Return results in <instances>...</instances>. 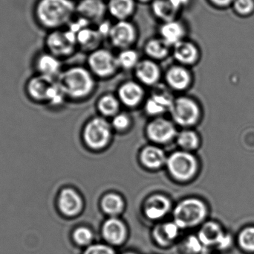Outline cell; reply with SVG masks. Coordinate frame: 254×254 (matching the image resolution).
Listing matches in <instances>:
<instances>
[{
	"label": "cell",
	"instance_id": "1",
	"mask_svg": "<svg viewBox=\"0 0 254 254\" xmlns=\"http://www.w3.org/2000/svg\"><path fill=\"white\" fill-rule=\"evenodd\" d=\"M75 11L72 0H36L33 7L36 23L48 31L68 25Z\"/></svg>",
	"mask_w": 254,
	"mask_h": 254
},
{
	"label": "cell",
	"instance_id": "2",
	"mask_svg": "<svg viewBox=\"0 0 254 254\" xmlns=\"http://www.w3.org/2000/svg\"><path fill=\"white\" fill-rule=\"evenodd\" d=\"M25 94L36 104L58 106L64 102L65 95L56 79L34 74L25 85Z\"/></svg>",
	"mask_w": 254,
	"mask_h": 254
},
{
	"label": "cell",
	"instance_id": "3",
	"mask_svg": "<svg viewBox=\"0 0 254 254\" xmlns=\"http://www.w3.org/2000/svg\"><path fill=\"white\" fill-rule=\"evenodd\" d=\"M57 81L65 96L75 98L89 95L95 85L91 73L83 67H80L63 70Z\"/></svg>",
	"mask_w": 254,
	"mask_h": 254
},
{
	"label": "cell",
	"instance_id": "4",
	"mask_svg": "<svg viewBox=\"0 0 254 254\" xmlns=\"http://www.w3.org/2000/svg\"><path fill=\"white\" fill-rule=\"evenodd\" d=\"M205 204L195 198H189L181 201L173 212L174 222L180 229L194 228L201 224L207 216Z\"/></svg>",
	"mask_w": 254,
	"mask_h": 254
},
{
	"label": "cell",
	"instance_id": "5",
	"mask_svg": "<svg viewBox=\"0 0 254 254\" xmlns=\"http://www.w3.org/2000/svg\"><path fill=\"white\" fill-rule=\"evenodd\" d=\"M77 43L76 33L70 29L49 31L45 38L46 50L61 59L71 55Z\"/></svg>",
	"mask_w": 254,
	"mask_h": 254
},
{
	"label": "cell",
	"instance_id": "6",
	"mask_svg": "<svg viewBox=\"0 0 254 254\" xmlns=\"http://www.w3.org/2000/svg\"><path fill=\"white\" fill-rule=\"evenodd\" d=\"M166 164L170 174L181 181L190 180L198 169V162L195 157L185 151L172 154Z\"/></svg>",
	"mask_w": 254,
	"mask_h": 254
},
{
	"label": "cell",
	"instance_id": "7",
	"mask_svg": "<svg viewBox=\"0 0 254 254\" xmlns=\"http://www.w3.org/2000/svg\"><path fill=\"white\" fill-rule=\"evenodd\" d=\"M83 137L91 149L95 150L103 149L108 144L111 138L110 124L102 118L92 119L85 128Z\"/></svg>",
	"mask_w": 254,
	"mask_h": 254
},
{
	"label": "cell",
	"instance_id": "8",
	"mask_svg": "<svg viewBox=\"0 0 254 254\" xmlns=\"http://www.w3.org/2000/svg\"><path fill=\"white\" fill-rule=\"evenodd\" d=\"M170 111L175 122L182 126H190L196 123L201 113L198 104L187 97L175 99Z\"/></svg>",
	"mask_w": 254,
	"mask_h": 254
},
{
	"label": "cell",
	"instance_id": "9",
	"mask_svg": "<svg viewBox=\"0 0 254 254\" xmlns=\"http://www.w3.org/2000/svg\"><path fill=\"white\" fill-rule=\"evenodd\" d=\"M92 73L101 78L112 76L119 67L117 58L107 49L94 51L88 59Z\"/></svg>",
	"mask_w": 254,
	"mask_h": 254
},
{
	"label": "cell",
	"instance_id": "10",
	"mask_svg": "<svg viewBox=\"0 0 254 254\" xmlns=\"http://www.w3.org/2000/svg\"><path fill=\"white\" fill-rule=\"evenodd\" d=\"M32 65L35 72L34 74L56 80L63 72L61 58L46 50L34 55Z\"/></svg>",
	"mask_w": 254,
	"mask_h": 254
},
{
	"label": "cell",
	"instance_id": "11",
	"mask_svg": "<svg viewBox=\"0 0 254 254\" xmlns=\"http://www.w3.org/2000/svg\"><path fill=\"white\" fill-rule=\"evenodd\" d=\"M204 247L216 246L225 249L231 244V236L225 234L222 227L215 222H207L201 227L198 236Z\"/></svg>",
	"mask_w": 254,
	"mask_h": 254
},
{
	"label": "cell",
	"instance_id": "12",
	"mask_svg": "<svg viewBox=\"0 0 254 254\" xmlns=\"http://www.w3.org/2000/svg\"><path fill=\"white\" fill-rule=\"evenodd\" d=\"M112 43L119 49H128L135 40L136 30L131 22L119 20L111 26L108 34Z\"/></svg>",
	"mask_w": 254,
	"mask_h": 254
},
{
	"label": "cell",
	"instance_id": "13",
	"mask_svg": "<svg viewBox=\"0 0 254 254\" xmlns=\"http://www.w3.org/2000/svg\"><path fill=\"white\" fill-rule=\"evenodd\" d=\"M173 97L164 85H156L152 95L146 103V111L150 115H159L170 110Z\"/></svg>",
	"mask_w": 254,
	"mask_h": 254
},
{
	"label": "cell",
	"instance_id": "14",
	"mask_svg": "<svg viewBox=\"0 0 254 254\" xmlns=\"http://www.w3.org/2000/svg\"><path fill=\"white\" fill-rule=\"evenodd\" d=\"M57 204L58 210L63 215L71 217L80 213L83 207V201L74 189L65 188L60 192Z\"/></svg>",
	"mask_w": 254,
	"mask_h": 254
},
{
	"label": "cell",
	"instance_id": "15",
	"mask_svg": "<svg viewBox=\"0 0 254 254\" xmlns=\"http://www.w3.org/2000/svg\"><path fill=\"white\" fill-rule=\"evenodd\" d=\"M146 133L152 141L157 143H167L176 137V130L170 121L158 118L148 125Z\"/></svg>",
	"mask_w": 254,
	"mask_h": 254
},
{
	"label": "cell",
	"instance_id": "16",
	"mask_svg": "<svg viewBox=\"0 0 254 254\" xmlns=\"http://www.w3.org/2000/svg\"><path fill=\"white\" fill-rule=\"evenodd\" d=\"M107 6L103 0H81L76 5V12L87 22L99 23L104 19Z\"/></svg>",
	"mask_w": 254,
	"mask_h": 254
},
{
	"label": "cell",
	"instance_id": "17",
	"mask_svg": "<svg viewBox=\"0 0 254 254\" xmlns=\"http://www.w3.org/2000/svg\"><path fill=\"white\" fill-rule=\"evenodd\" d=\"M102 235L109 244L112 246H121L125 243L127 239L126 226L120 219L111 218L104 224Z\"/></svg>",
	"mask_w": 254,
	"mask_h": 254
},
{
	"label": "cell",
	"instance_id": "18",
	"mask_svg": "<svg viewBox=\"0 0 254 254\" xmlns=\"http://www.w3.org/2000/svg\"><path fill=\"white\" fill-rule=\"evenodd\" d=\"M188 1L189 0H152V11L164 22L174 20L178 12Z\"/></svg>",
	"mask_w": 254,
	"mask_h": 254
},
{
	"label": "cell",
	"instance_id": "19",
	"mask_svg": "<svg viewBox=\"0 0 254 254\" xmlns=\"http://www.w3.org/2000/svg\"><path fill=\"white\" fill-rule=\"evenodd\" d=\"M171 203L162 195H154L146 199L144 204V213L151 220L162 219L170 211Z\"/></svg>",
	"mask_w": 254,
	"mask_h": 254
},
{
	"label": "cell",
	"instance_id": "20",
	"mask_svg": "<svg viewBox=\"0 0 254 254\" xmlns=\"http://www.w3.org/2000/svg\"><path fill=\"white\" fill-rule=\"evenodd\" d=\"M134 70L137 79L148 86L157 85L161 76L159 67L152 60L139 61Z\"/></svg>",
	"mask_w": 254,
	"mask_h": 254
},
{
	"label": "cell",
	"instance_id": "21",
	"mask_svg": "<svg viewBox=\"0 0 254 254\" xmlns=\"http://www.w3.org/2000/svg\"><path fill=\"white\" fill-rule=\"evenodd\" d=\"M173 56L184 65H192L199 58V51L192 42L182 40L173 46Z\"/></svg>",
	"mask_w": 254,
	"mask_h": 254
},
{
	"label": "cell",
	"instance_id": "22",
	"mask_svg": "<svg viewBox=\"0 0 254 254\" xmlns=\"http://www.w3.org/2000/svg\"><path fill=\"white\" fill-rule=\"evenodd\" d=\"M166 82L172 89L184 90L190 84V73L182 66H173L166 73Z\"/></svg>",
	"mask_w": 254,
	"mask_h": 254
},
{
	"label": "cell",
	"instance_id": "23",
	"mask_svg": "<svg viewBox=\"0 0 254 254\" xmlns=\"http://www.w3.org/2000/svg\"><path fill=\"white\" fill-rule=\"evenodd\" d=\"M119 96L122 102L128 107H134L141 101L143 96V89L139 84L134 82H127L121 86Z\"/></svg>",
	"mask_w": 254,
	"mask_h": 254
},
{
	"label": "cell",
	"instance_id": "24",
	"mask_svg": "<svg viewBox=\"0 0 254 254\" xmlns=\"http://www.w3.org/2000/svg\"><path fill=\"white\" fill-rule=\"evenodd\" d=\"M179 229L175 222H167L157 225L152 235L157 244L166 247L170 246L177 239Z\"/></svg>",
	"mask_w": 254,
	"mask_h": 254
},
{
	"label": "cell",
	"instance_id": "25",
	"mask_svg": "<svg viewBox=\"0 0 254 254\" xmlns=\"http://www.w3.org/2000/svg\"><path fill=\"white\" fill-rule=\"evenodd\" d=\"M161 38L164 40L169 46H174L183 40L185 34V28L181 22L171 20L164 22L160 28Z\"/></svg>",
	"mask_w": 254,
	"mask_h": 254
},
{
	"label": "cell",
	"instance_id": "26",
	"mask_svg": "<svg viewBox=\"0 0 254 254\" xmlns=\"http://www.w3.org/2000/svg\"><path fill=\"white\" fill-rule=\"evenodd\" d=\"M167 160L164 151L156 146H146L140 153L142 164L146 168L152 169L161 168L167 163Z\"/></svg>",
	"mask_w": 254,
	"mask_h": 254
},
{
	"label": "cell",
	"instance_id": "27",
	"mask_svg": "<svg viewBox=\"0 0 254 254\" xmlns=\"http://www.w3.org/2000/svg\"><path fill=\"white\" fill-rule=\"evenodd\" d=\"M110 13L119 20H126L134 10V0H110L107 5Z\"/></svg>",
	"mask_w": 254,
	"mask_h": 254
},
{
	"label": "cell",
	"instance_id": "28",
	"mask_svg": "<svg viewBox=\"0 0 254 254\" xmlns=\"http://www.w3.org/2000/svg\"><path fill=\"white\" fill-rule=\"evenodd\" d=\"M170 47L161 38L152 39L145 45V52L152 59L162 60L168 55Z\"/></svg>",
	"mask_w": 254,
	"mask_h": 254
},
{
	"label": "cell",
	"instance_id": "29",
	"mask_svg": "<svg viewBox=\"0 0 254 254\" xmlns=\"http://www.w3.org/2000/svg\"><path fill=\"white\" fill-rule=\"evenodd\" d=\"M77 43L85 49H92L99 44L101 33L99 31L91 29L85 27L76 34Z\"/></svg>",
	"mask_w": 254,
	"mask_h": 254
},
{
	"label": "cell",
	"instance_id": "30",
	"mask_svg": "<svg viewBox=\"0 0 254 254\" xmlns=\"http://www.w3.org/2000/svg\"><path fill=\"white\" fill-rule=\"evenodd\" d=\"M101 207L107 214L116 216L120 214L124 210L125 202L120 195L115 193L106 195L101 201Z\"/></svg>",
	"mask_w": 254,
	"mask_h": 254
},
{
	"label": "cell",
	"instance_id": "31",
	"mask_svg": "<svg viewBox=\"0 0 254 254\" xmlns=\"http://www.w3.org/2000/svg\"><path fill=\"white\" fill-rule=\"evenodd\" d=\"M178 144L185 150H195L199 146V137L192 131H184L177 137Z\"/></svg>",
	"mask_w": 254,
	"mask_h": 254
},
{
	"label": "cell",
	"instance_id": "32",
	"mask_svg": "<svg viewBox=\"0 0 254 254\" xmlns=\"http://www.w3.org/2000/svg\"><path fill=\"white\" fill-rule=\"evenodd\" d=\"M98 110L105 116H113L119 110V101L114 95H105L99 100Z\"/></svg>",
	"mask_w": 254,
	"mask_h": 254
},
{
	"label": "cell",
	"instance_id": "33",
	"mask_svg": "<svg viewBox=\"0 0 254 254\" xmlns=\"http://www.w3.org/2000/svg\"><path fill=\"white\" fill-rule=\"evenodd\" d=\"M116 58L119 67H122L125 70L135 68L140 61L137 52L129 49H124Z\"/></svg>",
	"mask_w": 254,
	"mask_h": 254
},
{
	"label": "cell",
	"instance_id": "34",
	"mask_svg": "<svg viewBox=\"0 0 254 254\" xmlns=\"http://www.w3.org/2000/svg\"><path fill=\"white\" fill-rule=\"evenodd\" d=\"M240 248L246 252H254V226L246 227L238 236Z\"/></svg>",
	"mask_w": 254,
	"mask_h": 254
},
{
	"label": "cell",
	"instance_id": "35",
	"mask_svg": "<svg viewBox=\"0 0 254 254\" xmlns=\"http://www.w3.org/2000/svg\"><path fill=\"white\" fill-rule=\"evenodd\" d=\"M73 240L77 246L88 247L93 240V234L89 228L80 227L74 231Z\"/></svg>",
	"mask_w": 254,
	"mask_h": 254
},
{
	"label": "cell",
	"instance_id": "36",
	"mask_svg": "<svg viewBox=\"0 0 254 254\" xmlns=\"http://www.w3.org/2000/svg\"><path fill=\"white\" fill-rule=\"evenodd\" d=\"M232 6L240 16H249L254 10V0H234Z\"/></svg>",
	"mask_w": 254,
	"mask_h": 254
},
{
	"label": "cell",
	"instance_id": "37",
	"mask_svg": "<svg viewBox=\"0 0 254 254\" xmlns=\"http://www.w3.org/2000/svg\"><path fill=\"white\" fill-rule=\"evenodd\" d=\"M204 247V246H203L198 237H195V236H190L188 237L184 243V248L188 254H202Z\"/></svg>",
	"mask_w": 254,
	"mask_h": 254
},
{
	"label": "cell",
	"instance_id": "38",
	"mask_svg": "<svg viewBox=\"0 0 254 254\" xmlns=\"http://www.w3.org/2000/svg\"><path fill=\"white\" fill-rule=\"evenodd\" d=\"M83 254H116L110 246L102 244L91 245L86 248Z\"/></svg>",
	"mask_w": 254,
	"mask_h": 254
},
{
	"label": "cell",
	"instance_id": "39",
	"mask_svg": "<svg viewBox=\"0 0 254 254\" xmlns=\"http://www.w3.org/2000/svg\"><path fill=\"white\" fill-rule=\"evenodd\" d=\"M129 118L126 114H118L115 116L113 121V127L119 131H124L127 129L129 125Z\"/></svg>",
	"mask_w": 254,
	"mask_h": 254
},
{
	"label": "cell",
	"instance_id": "40",
	"mask_svg": "<svg viewBox=\"0 0 254 254\" xmlns=\"http://www.w3.org/2000/svg\"><path fill=\"white\" fill-rule=\"evenodd\" d=\"M216 7H227L232 5L234 0H209Z\"/></svg>",
	"mask_w": 254,
	"mask_h": 254
},
{
	"label": "cell",
	"instance_id": "41",
	"mask_svg": "<svg viewBox=\"0 0 254 254\" xmlns=\"http://www.w3.org/2000/svg\"><path fill=\"white\" fill-rule=\"evenodd\" d=\"M138 1H141V2H147V1H150V0H138Z\"/></svg>",
	"mask_w": 254,
	"mask_h": 254
},
{
	"label": "cell",
	"instance_id": "42",
	"mask_svg": "<svg viewBox=\"0 0 254 254\" xmlns=\"http://www.w3.org/2000/svg\"><path fill=\"white\" fill-rule=\"evenodd\" d=\"M124 254H135V253H134V252H127V253H125Z\"/></svg>",
	"mask_w": 254,
	"mask_h": 254
},
{
	"label": "cell",
	"instance_id": "43",
	"mask_svg": "<svg viewBox=\"0 0 254 254\" xmlns=\"http://www.w3.org/2000/svg\"><path fill=\"white\" fill-rule=\"evenodd\" d=\"M208 254L202 253V254Z\"/></svg>",
	"mask_w": 254,
	"mask_h": 254
}]
</instances>
